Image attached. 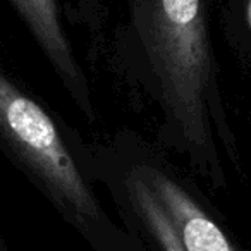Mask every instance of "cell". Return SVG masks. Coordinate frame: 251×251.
<instances>
[{"label": "cell", "mask_w": 251, "mask_h": 251, "mask_svg": "<svg viewBox=\"0 0 251 251\" xmlns=\"http://www.w3.org/2000/svg\"><path fill=\"white\" fill-rule=\"evenodd\" d=\"M112 0H74L71 5H64L62 12L71 26L86 31L91 43H97L107 29V19Z\"/></svg>", "instance_id": "8992f818"}, {"label": "cell", "mask_w": 251, "mask_h": 251, "mask_svg": "<svg viewBox=\"0 0 251 251\" xmlns=\"http://www.w3.org/2000/svg\"><path fill=\"white\" fill-rule=\"evenodd\" d=\"M45 60L62 90L81 115L90 124L98 119L91 81L84 66L77 59L66 18L59 0H7Z\"/></svg>", "instance_id": "277c9868"}, {"label": "cell", "mask_w": 251, "mask_h": 251, "mask_svg": "<svg viewBox=\"0 0 251 251\" xmlns=\"http://www.w3.org/2000/svg\"><path fill=\"white\" fill-rule=\"evenodd\" d=\"M0 151L90 251H133L86 169V140L0 64Z\"/></svg>", "instance_id": "3957f363"}, {"label": "cell", "mask_w": 251, "mask_h": 251, "mask_svg": "<svg viewBox=\"0 0 251 251\" xmlns=\"http://www.w3.org/2000/svg\"><path fill=\"white\" fill-rule=\"evenodd\" d=\"M248 119H250V122H251V105H250V108H248Z\"/></svg>", "instance_id": "ba28073f"}, {"label": "cell", "mask_w": 251, "mask_h": 251, "mask_svg": "<svg viewBox=\"0 0 251 251\" xmlns=\"http://www.w3.org/2000/svg\"><path fill=\"white\" fill-rule=\"evenodd\" d=\"M86 169L133 251H248L205 186L133 129L86 141Z\"/></svg>", "instance_id": "7a4b0ae2"}, {"label": "cell", "mask_w": 251, "mask_h": 251, "mask_svg": "<svg viewBox=\"0 0 251 251\" xmlns=\"http://www.w3.org/2000/svg\"><path fill=\"white\" fill-rule=\"evenodd\" d=\"M0 251H9V250H7V248H5L4 241H2V237H0Z\"/></svg>", "instance_id": "52a82bcc"}, {"label": "cell", "mask_w": 251, "mask_h": 251, "mask_svg": "<svg viewBox=\"0 0 251 251\" xmlns=\"http://www.w3.org/2000/svg\"><path fill=\"white\" fill-rule=\"evenodd\" d=\"M213 0H124L108 33L90 45L98 62L153 119L157 147L205 188L243 177V150L229 117L212 36Z\"/></svg>", "instance_id": "6da1fadb"}, {"label": "cell", "mask_w": 251, "mask_h": 251, "mask_svg": "<svg viewBox=\"0 0 251 251\" xmlns=\"http://www.w3.org/2000/svg\"><path fill=\"white\" fill-rule=\"evenodd\" d=\"M217 21L232 60L251 76V0H217Z\"/></svg>", "instance_id": "5b68a950"}]
</instances>
